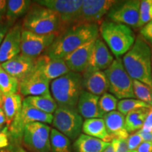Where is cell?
<instances>
[{"mask_svg": "<svg viewBox=\"0 0 152 152\" xmlns=\"http://www.w3.org/2000/svg\"><path fill=\"white\" fill-rule=\"evenodd\" d=\"M99 28L95 23H75L63 30L45 54L52 58L64 59L85 44L96 39Z\"/></svg>", "mask_w": 152, "mask_h": 152, "instance_id": "cell-1", "label": "cell"}, {"mask_svg": "<svg viewBox=\"0 0 152 152\" xmlns=\"http://www.w3.org/2000/svg\"><path fill=\"white\" fill-rule=\"evenodd\" d=\"M122 61L132 79L152 87L151 49L142 37L137 38L132 48L123 56Z\"/></svg>", "mask_w": 152, "mask_h": 152, "instance_id": "cell-2", "label": "cell"}, {"mask_svg": "<svg viewBox=\"0 0 152 152\" xmlns=\"http://www.w3.org/2000/svg\"><path fill=\"white\" fill-rule=\"evenodd\" d=\"M23 30L39 35L56 34L64 30L58 15L47 7L37 4L35 1L23 18Z\"/></svg>", "mask_w": 152, "mask_h": 152, "instance_id": "cell-3", "label": "cell"}, {"mask_svg": "<svg viewBox=\"0 0 152 152\" xmlns=\"http://www.w3.org/2000/svg\"><path fill=\"white\" fill-rule=\"evenodd\" d=\"M99 32L104 42L116 58L126 54L136 39L130 27L110 20L101 23Z\"/></svg>", "mask_w": 152, "mask_h": 152, "instance_id": "cell-4", "label": "cell"}, {"mask_svg": "<svg viewBox=\"0 0 152 152\" xmlns=\"http://www.w3.org/2000/svg\"><path fill=\"white\" fill-rule=\"evenodd\" d=\"M81 73L70 71L50 83V92L58 106L77 109L80 95L83 90Z\"/></svg>", "mask_w": 152, "mask_h": 152, "instance_id": "cell-5", "label": "cell"}, {"mask_svg": "<svg viewBox=\"0 0 152 152\" xmlns=\"http://www.w3.org/2000/svg\"><path fill=\"white\" fill-rule=\"evenodd\" d=\"M109 82V91L118 99H133L132 78L128 75L121 58H115L104 71Z\"/></svg>", "mask_w": 152, "mask_h": 152, "instance_id": "cell-6", "label": "cell"}, {"mask_svg": "<svg viewBox=\"0 0 152 152\" xmlns=\"http://www.w3.org/2000/svg\"><path fill=\"white\" fill-rule=\"evenodd\" d=\"M54 119L53 114H48L29 105L23 100L21 111L9 127L13 144H20L23 140V130L26 125L39 122L51 124Z\"/></svg>", "mask_w": 152, "mask_h": 152, "instance_id": "cell-7", "label": "cell"}, {"mask_svg": "<svg viewBox=\"0 0 152 152\" xmlns=\"http://www.w3.org/2000/svg\"><path fill=\"white\" fill-rule=\"evenodd\" d=\"M83 122L77 109L58 106L54 113L52 125L70 140H76L80 135Z\"/></svg>", "mask_w": 152, "mask_h": 152, "instance_id": "cell-8", "label": "cell"}, {"mask_svg": "<svg viewBox=\"0 0 152 152\" xmlns=\"http://www.w3.org/2000/svg\"><path fill=\"white\" fill-rule=\"evenodd\" d=\"M35 2L56 12L64 30L77 23L83 0H39Z\"/></svg>", "mask_w": 152, "mask_h": 152, "instance_id": "cell-9", "label": "cell"}, {"mask_svg": "<svg viewBox=\"0 0 152 152\" xmlns=\"http://www.w3.org/2000/svg\"><path fill=\"white\" fill-rule=\"evenodd\" d=\"M51 130L52 128L45 123H31L25 127L23 141L26 147L36 152H52Z\"/></svg>", "mask_w": 152, "mask_h": 152, "instance_id": "cell-10", "label": "cell"}, {"mask_svg": "<svg viewBox=\"0 0 152 152\" xmlns=\"http://www.w3.org/2000/svg\"><path fill=\"white\" fill-rule=\"evenodd\" d=\"M140 4L141 1L139 0L116 1L108 12V18L110 21L137 28L140 17Z\"/></svg>", "mask_w": 152, "mask_h": 152, "instance_id": "cell-11", "label": "cell"}, {"mask_svg": "<svg viewBox=\"0 0 152 152\" xmlns=\"http://www.w3.org/2000/svg\"><path fill=\"white\" fill-rule=\"evenodd\" d=\"M56 36L54 33L39 35L22 30L20 53L31 58H37L48 49Z\"/></svg>", "mask_w": 152, "mask_h": 152, "instance_id": "cell-12", "label": "cell"}, {"mask_svg": "<svg viewBox=\"0 0 152 152\" xmlns=\"http://www.w3.org/2000/svg\"><path fill=\"white\" fill-rule=\"evenodd\" d=\"M116 1L84 0L77 23H101V20Z\"/></svg>", "mask_w": 152, "mask_h": 152, "instance_id": "cell-13", "label": "cell"}, {"mask_svg": "<svg viewBox=\"0 0 152 152\" xmlns=\"http://www.w3.org/2000/svg\"><path fill=\"white\" fill-rule=\"evenodd\" d=\"M50 82L40 73H32L19 81V93L23 96H41L51 94Z\"/></svg>", "mask_w": 152, "mask_h": 152, "instance_id": "cell-14", "label": "cell"}, {"mask_svg": "<svg viewBox=\"0 0 152 152\" xmlns=\"http://www.w3.org/2000/svg\"><path fill=\"white\" fill-rule=\"evenodd\" d=\"M34 70L40 73L50 83L70 72L64 59L52 58L46 54L35 58Z\"/></svg>", "mask_w": 152, "mask_h": 152, "instance_id": "cell-15", "label": "cell"}, {"mask_svg": "<svg viewBox=\"0 0 152 152\" xmlns=\"http://www.w3.org/2000/svg\"><path fill=\"white\" fill-rule=\"evenodd\" d=\"M22 26H12L0 46V64H3L20 54Z\"/></svg>", "mask_w": 152, "mask_h": 152, "instance_id": "cell-16", "label": "cell"}, {"mask_svg": "<svg viewBox=\"0 0 152 152\" xmlns=\"http://www.w3.org/2000/svg\"><path fill=\"white\" fill-rule=\"evenodd\" d=\"M95 40L85 44L64 58L70 71L84 73L90 64Z\"/></svg>", "mask_w": 152, "mask_h": 152, "instance_id": "cell-17", "label": "cell"}, {"mask_svg": "<svg viewBox=\"0 0 152 152\" xmlns=\"http://www.w3.org/2000/svg\"><path fill=\"white\" fill-rule=\"evenodd\" d=\"M35 64V58L20 53L11 59L1 64V65L9 75L20 81L33 72Z\"/></svg>", "mask_w": 152, "mask_h": 152, "instance_id": "cell-18", "label": "cell"}, {"mask_svg": "<svg viewBox=\"0 0 152 152\" xmlns=\"http://www.w3.org/2000/svg\"><path fill=\"white\" fill-rule=\"evenodd\" d=\"M113 61V55L106 43L98 37L95 40L90 64L85 71H104L111 65Z\"/></svg>", "mask_w": 152, "mask_h": 152, "instance_id": "cell-19", "label": "cell"}, {"mask_svg": "<svg viewBox=\"0 0 152 152\" xmlns=\"http://www.w3.org/2000/svg\"><path fill=\"white\" fill-rule=\"evenodd\" d=\"M82 75L83 90L99 96L109 90V82L104 71H85Z\"/></svg>", "mask_w": 152, "mask_h": 152, "instance_id": "cell-20", "label": "cell"}, {"mask_svg": "<svg viewBox=\"0 0 152 152\" xmlns=\"http://www.w3.org/2000/svg\"><path fill=\"white\" fill-rule=\"evenodd\" d=\"M100 96L85 90L82 91L77 104V110L83 118L86 119L103 118L104 115L99 109Z\"/></svg>", "mask_w": 152, "mask_h": 152, "instance_id": "cell-21", "label": "cell"}, {"mask_svg": "<svg viewBox=\"0 0 152 152\" xmlns=\"http://www.w3.org/2000/svg\"><path fill=\"white\" fill-rule=\"evenodd\" d=\"M103 119L106 130L112 140L114 139H128L129 134L125 126V115L118 111H114L104 115Z\"/></svg>", "mask_w": 152, "mask_h": 152, "instance_id": "cell-22", "label": "cell"}, {"mask_svg": "<svg viewBox=\"0 0 152 152\" xmlns=\"http://www.w3.org/2000/svg\"><path fill=\"white\" fill-rule=\"evenodd\" d=\"M111 144L99 139L80 134L74 142L75 152H102Z\"/></svg>", "mask_w": 152, "mask_h": 152, "instance_id": "cell-23", "label": "cell"}, {"mask_svg": "<svg viewBox=\"0 0 152 152\" xmlns=\"http://www.w3.org/2000/svg\"><path fill=\"white\" fill-rule=\"evenodd\" d=\"M82 131L85 134L99 139L104 142L110 143L112 141V139L106 130L103 118L86 119L83 122Z\"/></svg>", "mask_w": 152, "mask_h": 152, "instance_id": "cell-24", "label": "cell"}, {"mask_svg": "<svg viewBox=\"0 0 152 152\" xmlns=\"http://www.w3.org/2000/svg\"><path fill=\"white\" fill-rule=\"evenodd\" d=\"M23 99L21 94L19 93L12 94L4 96L2 102V109L4 112L7 118V126H10L11 123L19 112L21 111L23 106Z\"/></svg>", "mask_w": 152, "mask_h": 152, "instance_id": "cell-25", "label": "cell"}, {"mask_svg": "<svg viewBox=\"0 0 152 152\" xmlns=\"http://www.w3.org/2000/svg\"><path fill=\"white\" fill-rule=\"evenodd\" d=\"M33 1L30 0H9L7 1L5 20L13 26L17 19L26 16Z\"/></svg>", "mask_w": 152, "mask_h": 152, "instance_id": "cell-26", "label": "cell"}, {"mask_svg": "<svg viewBox=\"0 0 152 152\" xmlns=\"http://www.w3.org/2000/svg\"><path fill=\"white\" fill-rule=\"evenodd\" d=\"M23 100L33 107L48 114L54 113L58 107V104L54 99L52 94L26 96Z\"/></svg>", "mask_w": 152, "mask_h": 152, "instance_id": "cell-27", "label": "cell"}, {"mask_svg": "<svg viewBox=\"0 0 152 152\" xmlns=\"http://www.w3.org/2000/svg\"><path fill=\"white\" fill-rule=\"evenodd\" d=\"M0 90L4 96L19 92V81L4 71L0 64Z\"/></svg>", "mask_w": 152, "mask_h": 152, "instance_id": "cell-28", "label": "cell"}, {"mask_svg": "<svg viewBox=\"0 0 152 152\" xmlns=\"http://www.w3.org/2000/svg\"><path fill=\"white\" fill-rule=\"evenodd\" d=\"M50 144L52 152H71V140L56 129L51 130Z\"/></svg>", "mask_w": 152, "mask_h": 152, "instance_id": "cell-29", "label": "cell"}, {"mask_svg": "<svg viewBox=\"0 0 152 152\" xmlns=\"http://www.w3.org/2000/svg\"><path fill=\"white\" fill-rule=\"evenodd\" d=\"M152 106L145 102L137 99H125L120 100L118 103L117 109L123 115H126L130 111L140 109H151Z\"/></svg>", "mask_w": 152, "mask_h": 152, "instance_id": "cell-30", "label": "cell"}, {"mask_svg": "<svg viewBox=\"0 0 152 152\" xmlns=\"http://www.w3.org/2000/svg\"><path fill=\"white\" fill-rule=\"evenodd\" d=\"M134 97L152 106V87L142 82L132 79Z\"/></svg>", "mask_w": 152, "mask_h": 152, "instance_id": "cell-31", "label": "cell"}, {"mask_svg": "<svg viewBox=\"0 0 152 152\" xmlns=\"http://www.w3.org/2000/svg\"><path fill=\"white\" fill-rule=\"evenodd\" d=\"M118 100L111 93H105L99 100V109L104 115L117 109Z\"/></svg>", "mask_w": 152, "mask_h": 152, "instance_id": "cell-32", "label": "cell"}, {"mask_svg": "<svg viewBox=\"0 0 152 152\" xmlns=\"http://www.w3.org/2000/svg\"><path fill=\"white\" fill-rule=\"evenodd\" d=\"M152 6V0H143L141 1L140 7V17L137 28H142L143 26L151 21L149 11Z\"/></svg>", "mask_w": 152, "mask_h": 152, "instance_id": "cell-33", "label": "cell"}, {"mask_svg": "<svg viewBox=\"0 0 152 152\" xmlns=\"http://www.w3.org/2000/svg\"><path fill=\"white\" fill-rule=\"evenodd\" d=\"M13 144L9 128L5 125L0 128V152H9Z\"/></svg>", "mask_w": 152, "mask_h": 152, "instance_id": "cell-34", "label": "cell"}, {"mask_svg": "<svg viewBox=\"0 0 152 152\" xmlns=\"http://www.w3.org/2000/svg\"><path fill=\"white\" fill-rule=\"evenodd\" d=\"M149 110L150 109H140L130 111L125 116V126L130 124L133 121H136L140 118L147 116L149 113Z\"/></svg>", "mask_w": 152, "mask_h": 152, "instance_id": "cell-35", "label": "cell"}, {"mask_svg": "<svg viewBox=\"0 0 152 152\" xmlns=\"http://www.w3.org/2000/svg\"><path fill=\"white\" fill-rule=\"evenodd\" d=\"M127 141H128V146L130 151H136L139 146L144 142L143 139L137 132L130 134L127 139Z\"/></svg>", "mask_w": 152, "mask_h": 152, "instance_id": "cell-36", "label": "cell"}, {"mask_svg": "<svg viewBox=\"0 0 152 152\" xmlns=\"http://www.w3.org/2000/svg\"><path fill=\"white\" fill-rule=\"evenodd\" d=\"M114 152H130L128 149L127 139H114L111 142Z\"/></svg>", "mask_w": 152, "mask_h": 152, "instance_id": "cell-37", "label": "cell"}, {"mask_svg": "<svg viewBox=\"0 0 152 152\" xmlns=\"http://www.w3.org/2000/svg\"><path fill=\"white\" fill-rule=\"evenodd\" d=\"M140 35L142 38L148 45L152 46V20L143 26L140 30Z\"/></svg>", "mask_w": 152, "mask_h": 152, "instance_id": "cell-38", "label": "cell"}, {"mask_svg": "<svg viewBox=\"0 0 152 152\" xmlns=\"http://www.w3.org/2000/svg\"><path fill=\"white\" fill-rule=\"evenodd\" d=\"M11 27L12 26L6 20L2 22H0V46L2 43L5 36L7 35V33Z\"/></svg>", "mask_w": 152, "mask_h": 152, "instance_id": "cell-39", "label": "cell"}, {"mask_svg": "<svg viewBox=\"0 0 152 152\" xmlns=\"http://www.w3.org/2000/svg\"><path fill=\"white\" fill-rule=\"evenodd\" d=\"M141 130L144 132H152V107L149 110V113L146 118L144 125Z\"/></svg>", "mask_w": 152, "mask_h": 152, "instance_id": "cell-40", "label": "cell"}, {"mask_svg": "<svg viewBox=\"0 0 152 152\" xmlns=\"http://www.w3.org/2000/svg\"><path fill=\"white\" fill-rule=\"evenodd\" d=\"M137 152H152V142H143L139 146Z\"/></svg>", "mask_w": 152, "mask_h": 152, "instance_id": "cell-41", "label": "cell"}, {"mask_svg": "<svg viewBox=\"0 0 152 152\" xmlns=\"http://www.w3.org/2000/svg\"><path fill=\"white\" fill-rule=\"evenodd\" d=\"M7 1L0 0V22L5 20L6 12H7Z\"/></svg>", "mask_w": 152, "mask_h": 152, "instance_id": "cell-42", "label": "cell"}, {"mask_svg": "<svg viewBox=\"0 0 152 152\" xmlns=\"http://www.w3.org/2000/svg\"><path fill=\"white\" fill-rule=\"evenodd\" d=\"M4 125H7V118L2 108L0 107V128L4 127Z\"/></svg>", "mask_w": 152, "mask_h": 152, "instance_id": "cell-43", "label": "cell"}, {"mask_svg": "<svg viewBox=\"0 0 152 152\" xmlns=\"http://www.w3.org/2000/svg\"><path fill=\"white\" fill-rule=\"evenodd\" d=\"M9 152H28L20 144H12L9 149Z\"/></svg>", "mask_w": 152, "mask_h": 152, "instance_id": "cell-44", "label": "cell"}, {"mask_svg": "<svg viewBox=\"0 0 152 152\" xmlns=\"http://www.w3.org/2000/svg\"><path fill=\"white\" fill-rule=\"evenodd\" d=\"M102 152H114L113 149V147H112V146H111V144H110L109 147L106 148V149Z\"/></svg>", "mask_w": 152, "mask_h": 152, "instance_id": "cell-45", "label": "cell"}, {"mask_svg": "<svg viewBox=\"0 0 152 152\" xmlns=\"http://www.w3.org/2000/svg\"><path fill=\"white\" fill-rule=\"evenodd\" d=\"M3 99H4V95L2 94V92H1V90H0V105H1V104H2Z\"/></svg>", "mask_w": 152, "mask_h": 152, "instance_id": "cell-46", "label": "cell"}, {"mask_svg": "<svg viewBox=\"0 0 152 152\" xmlns=\"http://www.w3.org/2000/svg\"><path fill=\"white\" fill-rule=\"evenodd\" d=\"M149 15H150V18H151V20H152V6L151 7V8H150Z\"/></svg>", "mask_w": 152, "mask_h": 152, "instance_id": "cell-47", "label": "cell"}, {"mask_svg": "<svg viewBox=\"0 0 152 152\" xmlns=\"http://www.w3.org/2000/svg\"><path fill=\"white\" fill-rule=\"evenodd\" d=\"M151 79H152V49H151Z\"/></svg>", "mask_w": 152, "mask_h": 152, "instance_id": "cell-48", "label": "cell"}, {"mask_svg": "<svg viewBox=\"0 0 152 152\" xmlns=\"http://www.w3.org/2000/svg\"><path fill=\"white\" fill-rule=\"evenodd\" d=\"M130 152H137L136 151H130Z\"/></svg>", "mask_w": 152, "mask_h": 152, "instance_id": "cell-49", "label": "cell"}]
</instances>
